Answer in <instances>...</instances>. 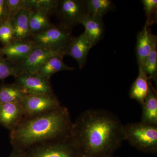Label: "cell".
I'll return each mask as SVG.
<instances>
[{
    "mask_svg": "<svg viewBox=\"0 0 157 157\" xmlns=\"http://www.w3.org/2000/svg\"><path fill=\"white\" fill-rule=\"evenodd\" d=\"M123 129L124 125L112 112L89 109L73 123L70 135L82 155L109 157L124 141Z\"/></svg>",
    "mask_w": 157,
    "mask_h": 157,
    "instance_id": "obj_1",
    "label": "cell"
},
{
    "mask_svg": "<svg viewBox=\"0 0 157 157\" xmlns=\"http://www.w3.org/2000/svg\"><path fill=\"white\" fill-rule=\"evenodd\" d=\"M73 123L67 107L60 106L45 114L24 117L10 131L14 148L23 151L32 147L70 136Z\"/></svg>",
    "mask_w": 157,
    "mask_h": 157,
    "instance_id": "obj_2",
    "label": "cell"
},
{
    "mask_svg": "<svg viewBox=\"0 0 157 157\" xmlns=\"http://www.w3.org/2000/svg\"><path fill=\"white\" fill-rule=\"evenodd\" d=\"M124 140L140 151L155 153L157 151V126L141 122L124 125Z\"/></svg>",
    "mask_w": 157,
    "mask_h": 157,
    "instance_id": "obj_3",
    "label": "cell"
},
{
    "mask_svg": "<svg viewBox=\"0 0 157 157\" xmlns=\"http://www.w3.org/2000/svg\"><path fill=\"white\" fill-rule=\"evenodd\" d=\"M25 152V157H80L82 155L70 135L35 145Z\"/></svg>",
    "mask_w": 157,
    "mask_h": 157,
    "instance_id": "obj_4",
    "label": "cell"
},
{
    "mask_svg": "<svg viewBox=\"0 0 157 157\" xmlns=\"http://www.w3.org/2000/svg\"><path fill=\"white\" fill-rule=\"evenodd\" d=\"M70 29L62 25L52 27L39 33L31 35L30 39L35 47H40L63 54L73 38Z\"/></svg>",
    "mask_w": 157,
    "mask_h": 157,
    "instance_id": "obj_5",
    "label": "cell"
},
{
    "mask_svg": "<svg viewBox=\"0 0 157 157\" xmlns=\"http://www.w3.org/2000/svg\"><path fill=\"white\" fill-rule=\"evenodd\" d=\"M24 117H33L47 113L61 106L54 94L27 95L21 102Z\"/></svg>",
    "mask_w": 157,
    "mask_h": 157,
    "instance_id": "obj_6",
    "label": "cell"
},
{
    "mask_svg": "<svg viewBox=\"0 0 157 157\" xmlns=\"http://www.w3.org/2000/svg\"><path fill=\"white\" fill-rule=\"evenodd\" d=\"M55 12L60 20L61 25L72 29L79 24L82 16L87 13L86 1L61 0L58 1Z\"/></svg>",
    "mask_w": 157,
    "mask_h": 157,
    "instance_id": "obj_7",
    "label": "cell"
},
{
    "mask_svg": "<svg viewBox=\"0 0 157 157\" xmlns=\"http://www.w3.org/2000/svg\"><path fill=\"white\" fill-rule=\"evenodd\" d=\"M14 78V83L21 88L27 95L54 94L50 80L38 73H21Z\"/></svg>",
    "mask_w": 157,
    "mask_h": 157,
    "instance_id": "obj_8",
    "label": "cell"
},
{
    "mask_svg": "<svg viewBox=\"0 0 157 157\" xmlns=\"http://www.w3.org/2000/svg\"><path fill=\"white\" fill-rule=\"evenodd\" d=\"M58 55L65 56L61 52L34 46L27 57L17 65L21 73H36L44 62L51 57Z\"/></svg>",
    "mask_w": 157,
    "mask_h": 157,
    "instance_id": "obj_9",
    "label": "cell"
},
{
    "mask_svg": "<svg viewBox=\"0 0 157 157\" xmlns=\"http://www.w3.org/2000/svg\"><path fill=\"white\" fill-rule=\"evenodd\" d=\"M150 27L145 24L143 29L137 35L135 51L138 69L143 68L147 58L157 45V37L152 34Z\"/></svg>",
    "mask_w": 157,
    "mask_h": 157,
    "instance_id": "obj_10",
    "label": "cell"
},
{
    "mask_svg": "<svg viewBox=\"0 0 157 157\" xmlns=\"http://www.w3.org/2000/svg\"><path fill=\"white\" fill-rule=\"evenodd\" d=\"M34 43L30 39L13 40L1 48L2 54L10 61L18 64L29 55L34 48Z\"/></svg>",
    "mask_w": 157,
    "mask_h": 157,
    "instance_id": "obj_11",
    "label": "cell"
},
{
    "mask_svg": "<svg viewBox=\"0 0 157 157\" xmlns=\"http://www.w3.org/2000/svg\"><path fill=\"white\" fill-rule=\"evenodd\" d=\"M92 48V46L84 31L78 36L73 37L66 51L65 56H69L76 60L78 67L81 70L86 63L88 55Z\"/></svg>",
    "mask_w": 157,
    "mask_h": 157,
    "instance_id": "obj_12",
    "label": "cell"
},
{
    "mask_svg": "<svg viewBox=\"0 0 157 157\" xmlns=\"http://www.w3.org/2000/svg\"><path fill=\"white\" fill-rule=\"evenodd\" d=\"M24 118L21 103L0 104V125L9 131L14 129Z\"/></svg>",
    "mask_w": 157,
    "mask_h": 157,
    "instance_id": "obj_13",
    "label": "cell"
},
{
    "mask_svg": "<svg viewBox=\"0 0 157 157\" xmlns=\"http://www.w3.org/2000/svg\"><path fill=\"white\" fill-rule=\"evenodd\" d=\"M79 24L84 26V31L92 47L103 38L104 32L103 18L94 17L86 13L79 20Z\"/></svg>",
    "mask_w": 157,
    "mask_h": 157,
    "instance_id": "obj_14",
    "label": "cell"
},
{
    "mask_svg": "<svg viewBox=\"0 0 157 157\" xmlns=\"http://www.w3.org/2000/svg\"><path fill=\"white\" fill-rule=\"evenodd\" d=\"M30 9L29 26L31 36L42 33L55 25L51 22L50 12L48 10L38 7Z\"/></svg>",
    "mask_w": 157,
    "mask_h": 157,
    "instance_id": "obj_15",
    "label": "cell"
},
{
    "mask_svg": "<svg viewBox=\"0 0 157 157\" xmlns=\"http://www.w3.org/2000/svg\"><path fill=\"white\" fill-rule=\"evenodd\" d=\"M31 9L24 5L23 7L11 21L14 31L13 40H26L31 36L29 21Z\"/></svg>",
    "mask_w": 157,
    "mask_h": 157,
    "instance_id": "obj_16",
    "label": "cell"
},
{
    "mask_svg": "<svg viewBox=\"0 0 157 157\" xmlns=\"http://www.w3.org/2000/svg\"><path fill=\"white\" fill-rule=\"evenodd\" d=\"M141 122L157 126V94L151 83L148 94L144 101Z\"/></svg>",
    "mask_w": 157,
    "mask_h": 157,
    "instance_id": "obj_17",
    "label": "cell"
},
{
    "mask_svg": "<svg viewBox=\"0 0 157 157\" xmlns=\"http://www.w3.org/2000/svg\"><path fill=\"white\" fill-rule=\"evenodd\" d=\"M63 57V56L60 55L51 57L42 64L37 73L50 80L51 77L58 72L75 70V68L68 66L64 63Z\"/></svg>",
    "mask_w": 157,
    "mask_h": 157,
    "instance_id": "obj_18",
    "label": "cell"
},
{
    "mask_svg": "<svg viewBox=\"0 0 157 157\" xmlns=\"http://www.w3.org/2000/svg\"><path fill=\"white\" fill-rule=\"evenodd\" d=\"M138 76L130 90V96L142 104L148 94L151 81L142 69H138Z\"/></svg>",
    "mask_w": 157,
    "mask_h": 157,
    "instance_id": "obj_19",
    "label": "cell"
},
{
    "mask_svg": "<svg viewBox=\"0 0 157 157\" xmlns=\"http://www.w3.org/2000/svg\"><path fill=\"white\" fill-rule=\"evenodd\" d=\"M27 95L15 83L0 85V104L21 103Z\"/></svg>",
    "mask_w": 157,
    "mask_h": 157,
    "instance_id": "obj_20",
    "label": "cell"
},
{
    "mask_svg": "<svg viewBox=\"0 0 157 157\" xmlns=\"http://www.w3.org/2000/svg\"><path fill=\"white\" fill-rule=\"evenodd\" d=\"M88 14L103 18L104 15L113 10L114 4L110 0H86Z\"/></svg>",
    "mask_w": 157,
    "mask_h": 157,
    "instance_id": "obj_21",
    "label": "cell"
},
{
    "mask_svg": "<svg viewBox=\"0 0 157 157\" xmlns=\"http://www.w3.org/2000/svg\"><path fill=\"white\" fill-rule=\"evenodd\" d=\"M144 72L149 79L156 82L157 78V45L153 48L147 58L143 68Z\"/></svg>",
    "mask_w": 157,
    "mask_h": 157,
    "instance_id": "obj_22",
    "label": "cell"
},
{
    "mask_svg": "<svg viewBox=\"0 0 157 157\" xmlns=\"http://www.w3.org/2000/svg\"><path fill=\"white\" fill-rule=\"evenodd\" d=\"M21 73L18 65L10 61L4 56H0V80L9 76H17Z\"/></svg>",
    "mask_w": 157,
    "mask_h": 157,
    "instance_id": "obj_23",
    "label": "cell"
},
{
    "mask_svg": "<svg viewBox=\"0 0 157 157\" xmlns=\"http://www.w3.org/2000/svg\"><path fill=\"white\" fill-rule=\"evenodd\" d=\"M144 10L147 18L146 24L151 26L156 22L157 12V0H142Z\"/></svg>",
    "mask_w": 157,
    "mask_h": 157,
    "instance_id": "obj_24",
    "label": "cell"
},
{
    "mask_svg": "<svg viewBox=\"0 0 157 157\" xmlns=\"http://www.w3.org/2000/svg\"><path fill=\"white\" fill-rule=\"evenodd\" d=\"M14 29L11 21L5 20L0 22V42L4 46L14 39Z\"/></svg>",
    "mask_w": 157,
    "mask_h": 157,
    "instance_id": "obj_25",
    "label": "cell"
},
{
    "mask_svg": "<svg viewBox=\"0 0 157 157\" xmlns=\"http://www.w3.org/2000/svg\"><path fill=\"white\" fill-rule=\"evenodd\" d=\"M24 0H6V20L12 21L23 7Z\"/></svg>",
    "mask_w": 157,
    "mask_h": 157,
    "instance_id": "obj_26",
    "label": "cell"
},
{
    "mask_svg": "<svg viewBox=\"0 0 157 157\" xmlns=\"http://www.w3.org/2000/svg\"><path fill=\"white\" fill-rule=\"evenodd\" d=\"M6 0H0V22L6 20Z\"/></svg>",
    "mask_w": 157,
    "mask_h": 157,
    "instance_id": "obj_27",
    "label": "cell"
},
{
    "mask_svg": "<svg viewBox=\"0 0 157 157\" xmlns=\"http://www.w3.org/2000/svg\"><path fill=\"white\" fill-rule=\"evenodd\" d=\"M9 157H25V152L17 149L14 148Z\"/></svg>",
    "mask_w": 157,
    "mask_h": 157,
    "instance_id": "obj_28",
    "label": "cell"
},
{
    "mask_svg": "<svg viewBox=\"0 0 157 157\" xmlns=\"http://www.w3.org/2000/svg\"><path fill=\"white\" fill-rule=\"evenodd\" d=\"M0 56H3L2 54V51H1V48H0Z\"/></svg>",
    "mask_w": 157,
    "mask_h": 157,
    "instance_id": "obj_29",
    "label": "cell"
},
{
    "mask_svg": "<svg viewBox=\"0 0 157 157\" xmlns=\"http://www.w3.org/2000/svg\"><path fill=\"white\" fill-rule=\"evenodd\" d=\"M80 157H87V156H84V155H81V156H80Z\"/></svg>",
    "mask_w": 157,
    "mask_h": 157,
    "instance_id": "obj_30",
    "label": "cell"
},
{
    "mask_svg": "<svg viewBox=\"0 0 157 157\" xmlns=\"http://www.w3.org/2000/svg\"><path fill=\"white\" fill-rule=\"evenodd\" d=\"M109 157H113V155H112V156H111Z\"/></svg>",
    "mask_w": 157,
    "mask_h": 157,
    "instance_id": "obj_31",
    "label": "cell"
}]
</instances>
